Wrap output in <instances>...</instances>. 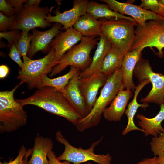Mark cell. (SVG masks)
I'll use <instances>...</instances> for the list:
<instances>
[{
  "instance_id": "cell-5",
  "label": "cell",
  "mask_w": 164,
  "mask_h": 164,
  "mask_svg": "<svg viewBox=\"0 0 164 164\" xmlns=\"http://www.w3.org/2000/svg\"><path fill=\"white\" fill-rule=\"evenodd\" d=\"M55 56L54 50L50 48L47 55L42 58L32 60L27 56H23L24 67L19 70L17 78L26 83L30 89L41 87L43 76L51 73L57 64Z\"/></svg>"
},
{
  "instance_id": "cell-32",
  "label": "cell",
  "mask_w": 164,
  "mask_h": 164,
  "mask_svg": "<svg viewBox=\"0 0 164 164\" xmlns=\"http://www.w3.org/2000/svg\"><path fill=\"white\" fill-rule=\"evenodd\" d=\"M161 5L158 0H142L139 6L144 9L151 11L157 14Z\"/></svg>"
},
{
  "instance_id": "cell-18",
  "label": "cell",
  "mask_w": 164,
  "mask_h": 164,
  "mask_svg": "<svg viewBox=\"0 0 164 164\" xmlns=\"http://www.w3.org/2000/svg\"><path fill=\"white\" fill-rule=\"evenodd\" d=\"M141 49L129 51L125 54L121 69L125 88L134 91L136 86L134 82L133 76L135 66L142 58Z\"/></svg>"
},
{
  "instance_id": "cell-41",
  "label": "cell",
  "mask_w": 164,
  "mask_h": 164,
  "mask_svg": "<svg viewBox=\"0 0 164 164\" xmlns=\"http://www.w3.org/2000/svg\"><path fill=\"white\" fill-rule=\"evenodd\" d=\"M157 14L162 17H164V6H163L161 5Z\"/></svg>"
},
{
  "instance_id": "cell-3",
  "label": "cell",
  "mask_w": 164,
  "mask_h": 164,
  "mask_svg": "<svg viewBox=\"0 0 164 164\" xmlns=\"http://www.w3.org/2000/svg\"><path fill=\"white\" fill-rule=\"evenodd\" d=\"M23 83L20 81L11 90L0 92V133L14 131L26 124L27 112L14 98L15 91Z\"/></svg>"
},
{
  "instance_id": "cell-19",
  "label": "cell",
  "mask_w": 164,
  "mask_h": 164,
  "mask_svg": "<svg viewBox=\"0 0 164 164\" xmlns=\"http://www.w3.org/2000/svg\"><path fill=\"white\" fill-rule=\"evenodd\" d=\"M97 45L90 64L85 70L80 72V78L88 77L99 71L105 56L112 46L111 43L103 34L100 36Z\"/></svg>"
},
{
  "instance_id": "cell-10",
  "label": "cell",
  "mask_w": 164,
  "mask_h": 164,
  "mask_svg": "<svg viewBox=\"0 0 164 164\" xmlns=\"http://www.w3.org/2000/svg\"><path fill=\"white\" fill-rule=\"evenodd\" d=\"M52 9L47 7L24 6L22 10L15 15V19L9 30L17 29L29 33L31 30L37 27L45 28L52 25L46 17L51 13Z\"/></svg>"
},
{
  "instance_id": "cell-29",
  "label": "cell",
  "mask_w": 164,
  "mask_h": 164,
  "mask_svg": "<svg viewBox=\"0 0 164 164\" xmlns=\"http://www.w3.org/2000/svg\"><path fill=\"white\" fill-rule=\"evenodd\" d=\"M151 149L155 156L164 153V133L153 137L150 142Z\"/></svg>"
},
{
  "instance_id": "cell-40",
  "label": "cell",
  "mask_w": 164,
  "mask_h": 164,
  "mask_svg": "<svg viewBox=\"0 0 164 164\" xmlns=\"http://www.w3.org/2000/svg\"><path fill=\"white\" fill-rule=\"evenodd\" d=\"M158 164H164V153L158 157Z\"/></svg>"
},
{
  "instance_id": "cell-14",
  "label": "cell",
  "mask_w": 164,
  "mask_h": 164,
  "mask_svg": "<svg viewBox=\"0 0 164 164\" xmlns=\"http://www.w3.org/2000/svg\"><path fill=\"white\" fill-rule=\"evenodd\" d=\"M83 37L73 27L66 29L64 32L61 31L55 36L50 47L55 51L54 61L57 64L64 55L80 41Z\"/></svg>"
},
{
  "instance_id": "cell-12",
  "label": "cell",
  "mask_w": 164,
  "mask_h": 164,
  "mask_svg": "<svg viewBox=\"0 0 164 164\" xmlns=\"http://www.w3.org/2000/svg\"><path fill=\"white\" fill-rule=\"evenodd\" d=\"M108 78L97 71L88 77L79 78V87L89 112L95 104L99 90L104 86Z\"/></svg>"
},
{
  "instance_id": "cell-17",
  "label": "cell",
  "mask_w": 164,
  "mask_h": 164,
  "mask_svg": "<svg viewBox=\"0 0 164 164\" xmlns=\"http://www.w3.org/2000/svg\"><path fill=\"white\" fill-rule=\"evenodd\" d=\"M80 72V71L78 72L70 80L62 93L82 118L89 112L79 87Z\"/></svg>"
},
{
  "instance_id": "cell-36",
  "label": "cell",
  "mask_w": 164,
  "mask_h": 164,
  "mask_svg": "<svg viewBox=\"0 0 164 164\" xmlns=\"http://www.w3.org/2000/svg\"><path fill=\"white\" fill-rule=\"evenodd\" d=\"M6 1L15 9L17 13L22 10L24 7L23 4L27 1L26 0H7Z\"/></svg>"
},
{
  "instance_id": "cell-33",
  "label": "cell",
  "mask_w": 164,
  "mask_h": 164,
  "mask_svg": "<svg viewBox=\"0 0 164 164\" xmlns=\"http://www.w3.org/2000/svg\"><path fill=\"white\" fill-rule=\"evenodd\" d=\"M8 55L11 59L18 64L21 69L23 68L24 63L21 60V56L16 47L15 44H12L10 46Z\"/></svg>"
},
{
  "instance_id": "cell-16",
  "label": "cell",
  "mask_w": 164,
  "mask_h": 164,
  "mask_svg": "<svg viewBox=\"0 0 164 164\" xmlns=\"http://www.w3.org/2000/svg\"><path fill=\"white\" fill-rule=\"evenodd\" d=\"M133 96L132 91L122 89L118 93L109 106L104 110L102 116L109 121L121 120L126 110L128 103Z\"/></svg>"
},
{
  "instance_id": "cell-15",
  "label": "cell",
  "mask_w": 164,
  "mask_h": 164,
  "mask_svg": "<svg viewBox=\"0 0 164 164\" xmlns=\"http://www.w3.org/2000/svg\"><path fill=\"white\" fill-rule=\"evenodd\" d=\"M62 27L61 24L55 23L51 29L46 31H40L36 28L32 29V38L27 53L28 56L31 59L40 51L45 53L49 52L50 49V43L53 38L61 31Z\"/></svg>"
},
{
  "instance_id": "cell-6",
  "label": "cell",
  "mask_w": 164,
  "mask_h": 164,
  "mask_svg": "<svg viewBox=\"0 0 164 164\" xmlns=\"http://www.w3.org/2000/svg\"><path fill=\"white\" fill-rule=\"evenodd\" d=\"M96 37L83 36L80 43L67 52L53 68L50 77L60 73L69 66L77 67L82 71L85 70L91 62V51L98 43L99 38Z\"/></svg>"
},
{
  "instance_id": "cell-24",
  "label": "cell",
  "mask_w": 164,
  "mask_h": 164,
  "mask_svg": "<svg viewBox=\"0 0 164 164\" xmlns=\"http://www.w3.org/2000/svg\"><path fill=\"white\" fill-rule=\"evenodd\" d=\"M148 80H145L139 83L134 91V94L133 98L132 101L128 105L125 113L126 115L128 122L126 128L122 131V134L125 135L129 132L133 130H138L143 132V130L137 127L135 125L134 121V118L138 108L141 107L145 109L149 106L148 104L143 103L139 104L137 101V96L142 89L147 84L150 83Z\"/></svg>"
},
{
  "instance_id": "cell-2",
  "label": "cell",
  "mask_w": 164,
  "mask_h": 164,
  "mask_svg": "<svg viewBox=\"0 0 164 164\" xmlns=\"http://www.w3.org/2000/svg\"><path fill=\"white\" fill-rule=\"evenodd\" d=\"M125 89L121 68L108 78L94 105L88 114L79 119L74 125L77 130L83 132L97 126L100 121L104 110L111 104L119 91Z\"/></svg>"
},
{
  "instance_id": "cell-1",
  "label": "cell",
  "mask_w": 164,
  "mask_h": 164,
  "mask_svg": "<svg viewBox=\"0 0 164 164\" xmlns=\"http://www.w3.org/2000/svg\"><path fill=\"white\" fill-rule=\"evenodd\" d=\"M16 100L23 107L27 105L36 106L63 117L74 125L82 118L64 94L51 87H41L31 96Z\"/></svg>"
},
{
  "instance_id": "cell-28",
  "label": "cell",
  "mask_w": 164,
  "mask_h": 164,
  "mask_svg": "<svg viewBox=\"0 0 164 164\" xmlns=\"http://www.w3.org/2000/svg\"><path fill=\"white\" fill-rule=\"evenodd\" d=\"M32 149H27L24 145H22L19 151L17 156L13 160L8 162H0V164H29L28 158L32 154Z\"/></svg>"
},
{
  "instance_id": "cell-42",
  "label": "cell",
  "mask_w": 164,
  "mask_h": 164,
  "mask_svg": "<svg viewBox=\"0 0 164 164\" xmlns=\"http://www.w3.org/2000/svg\"><path fill=\"white\" fill-rule=\"evenodd\" d=\"M158 1L160 4L164 6V0H158Z\"/></svg>"
},
{
  "instance_id": "cell-38",
  "label": "cell",
  "mask_w": 164,
  "mask_h": 164,
  "mask_svg": "<svg viewBox=\"0 0 164 164\" xmlns=\"http://www.w3.org/2000/svg\"><path fill=\"white\" fill-rule=\"evenodd\" d=\"M9 72V67L6 65H2L0 66V78L2 79L5 78Z\"/></svg>"
},
{
  "instance_id": "cell-22",
  "label": "cell",
  "mask_w": 164,
  "mask_h": 164,
  "mask_svg": "<svg viewBox=\"0 0 164 164\" xmlns=\"http://www.w3.org/2000/svg\"><path fill=\"white\" fill-rule=\"evenodd\" d=\"M101 24V20H98L86 13L78 18L73 27L83 37H97L102 34Z\"/></svg>"
},
{
  "instance_id": "cell-34",
  "label": "cell",
  "mask_w": 164,
  "mask_h": 164,
  "mask_svg": "<svg viewBox=\"0 0 164 164\" xmlns=\"http://www.w3.org/2000/svg\"><path fill=\"white\" fill-rule=\"evenodd\" d=\"M0 11L9 17L14 16L17 13L15 9L5 0H0Z\"/></svg>"
},
{
  "instance_id": "cell-25",
  "label": "cell",
  "mask_w": 164,
  "mask_h": 164,
  "mask_svg": "<svg viewBox=\"0 0 164 164\" xmlns=\"http://www.w3.org/2000/svg\"><path fill=\"white\" fill-rule=\"evenodd\" d=\"M86 13L97 19H98L123 18L136 21L131 17L115 12L107 4H101L95 1H88Z\"/></svg>"
},
{
  "instance_id": "cell-4",
  "label": "cell",
  "mask_w": 164,
  "mask_h": 164,
  "mask_svg": "<svg viewBox=\"0 0 164 164\" xmlns=\"http://www.w3.org/2000/svg\"><path fill=\"white\" fill-rule=\"evenodd\" d=\"M102 33L125 54L130 51L135 38L134 26L137 24L123 18L100 19Z\"/></svg>"
},
{
  "instance_id": "cell-11",
  "label": "cell",
  "mask_w": 164,
  "mask_h": 164,
  "mask_svg": "<svg viewBox=\"0 0 164 164\" xmlns=\"http://www.w3.org/2000/svg\"><path fill=\"white\" fill-rule=\"evenodd\" d=\"M111 9L122 15L133 18L139 25L149 20H164V17L144 9L131 3L121 2L115 0H102Z\"/></svg>"
},
{
  "instance_id": "cell-21",
  "label": "cell",
  "mask_w": 164,
  "mask_h": 164,
  "mask_svg": "<svg viewBox=\"0 0 164 164\" xmlns=\"http://www.w3.org/2000/svg\"><path fill=\"white\" fill-rule=\"evenodd\" d=\"M53 141L37 134L34 140V144L29 164H49L48 159V152L53 147Z\"/></svg>"
},
{
  "instance_id": "cell-7",
  "label": "cell",
  "mask_w": 164,
  "mask_h": 164,
  "mask_svg": "<svg viewBox=\"0 0 164 164\" xmlns=\"http://www.w3.org/2000/svg\"><path fill=\"white\" fill-rule=\"evenodd\" d=\"M103 136L93 142L87 149L81 147L77 148L71 145L64 137L60 131L56 134V139L57 141L64 145V149L63 153L56 157L60 161H67L73 164H80L88 161H93L97 164H111L112 158L109 154H96L94 152L96 147L102 141Z\"/></svg>"
},
{
  "instance_id": "cell-13",
  "label": "cell",
  "mask_w": 164,
  "mask_h": 164,
  "mask_svg": "<svg viewBox=\"0 0 164 164\" xmlns=\"http://www.w3.org/2000/svg\"><path fill=\"white\" fill-rule=\"evenodd\" d=\"M88 2L87 0H75L71 9L60 13L58 7L54 11L56 15L51 16L50 13L46 16V19L50 23L55 22L61 24L63 26L62 29L73 27L78 18L86 13Z\"/></svg>"
},
{
  "instance_id": "cell-20",
  "label": "cell",
  "mask_w": 164,
  "mask_h": 164,
  "mask_svg": "<svg viewBox=\"0 0 164 164\" xmlns=\"http://www.w3.org/2000/svg\"><path fill=\"white\" fill-rule=\"evenodd\" d=\"M136 117L139 119L138 125L143 130L145 136L150 135L156 137L164 133V128L161 125L164 120V104L160 105L159 112L153 118H147L139 113L136 115Z\"/></svg>"
},
{
  "instance_id": "cell-8",
  "label": "cell",
  "mask_w": 164,
  "mask_h": 164,
  "mask_svg": "<svg viewBox=\"0 0 164 164\" xmlns=\"http://www.w3.org/2000/svg\"><path fill=\"white\" fill-rule=\"evenodd\" d=\"M135 32V39L130 51L154 47L158 50L157 56L163 57L164 20H149L143 25L137 24Z\"/></svg>"
},
{
  "instance_id": "cell-23",
  "label": "cell",
  "mask_w": 164,
  "mask_h": 164,
  "mask_svg": "<svg viewBox=\"0 0 164 164\" xmlns=\"http://www.w3.org/2000/svg\"><path fill=\"white\" fill-rule=\"evenodd\" d=\"M125 54L119 48L112 45L99 71L108 77L121 67Z\"/></svg>"
},
{
  "instance_id": "cell-31",
  "label": "cell",
  "mask_w": 164,
  "mask_h": 164,
  "mask_svg": "<svg viewBox=\"0 0 164 164\" xmlns=\"http://www.w3.org/2000/svg\"><path fill=\"white\" fill-rule=\"evenodd\" d=\"M15 15L9 17L0 12V31L6 32L13 25L15 19Z\"/></svg>"
},
{
  "instance_id": "cell-30",
  "label": "cell",
  "mask_w": 164,
  "mask_h": 164,
  "mask_svg": "<svg viewBox=\"0 0 164 164\" xmlns=\"http://www.w3.org/2000/svg\"><path fill=\"white\" fill-rule=\"evenodd\" d=\"M20 30L13 29L6 32H0V37L5 39L8 43V47L10 48L12 45L17 43L21 35Z\"/></svg>"
},
{
  "instance_id": "cell-26",
  "label": "cell",
  "mask_w": 164,
  "mask_h": 164,
  "mask_svg": "<svg viewBox=\"0 0 164 164\" xmlns=\"http://www.w3.org/2000/svg\"><path fill=\"white\" fill-rule=\"evenodd\" d=\"M80 70L73 66H70L69 72L65 74L56 78H51L47 75L43 76L41 87L49 86L53 87L57 91L63 93L65 87L70 80Z\"/></svg>"
},
{
  "instance_id": "cell-39",
  "label": "cell",
  "mask_w": 164,
  "mask_h": 164,
  "mask_svg": "<svg viewBox=\"0 0 164 164\" xmlns=\"http://www.w3.org/2000/svg\"><path fill=\"white\" fill-rule=\"evenodd\" d=\"M41 1L40 0H29L25 3L23 5L27 6H39Z\"/></svg>"
},
{
  "instance_id": "cell-35",
  "label": "cell",
  "mask_w": 164,
  "mask_h": 164,
  "mask_svg": "<svg viewBox=\"0 0 164 164\" xmlns=\"http://www.w3.org/2000/svg\"><path fill=\"white\" fill-rule=\"evenodd\" d=\"M47 157L49 161V164H70V162L65 161L61 162L58 160L56 157L54 152L50 150L48 152L47 154ZM84 164H91L90 162H88Z\"/></svg>"
},
{
  "instance_id": "cell-37",
  "label": "cell",
  "mask_w": 164,
  "mask_h": 164,
  "mask_svg": "<svg viewBox=\"0 0 164 164\" xmlns=\"http://www.w3.org/2000/svg\"><path fill=\"white\" fill-rule=\"evenodd\" d=\"M137 164H158V157L155 156L152 158H145Z\"/></svg>"
},
{
  "instance_id": "cell-27",
  "label": "cell",
  "mask_w": 164,
  "mask_h": 164,
  "mask_svg": "<svg viewBox=\"0 0 164 164\" xmlns=\"http://www.w3.org/2000/svg\"><path fill=\"white\" fill-rule=\"evenodd\" d=\"M32 38V34L29 35V33L24 31L21 32L20 36L15 44L21 56H27L30 46V42Z\"/></svg>"
},
{
  "instance_id": "cell-9",
  "label": "cell",
  "mask_w": 164,
  "mask_h": 164,
  "mask_svg": "<svg viewBox=\"0 0 164 164\" xmlns=\"http://www.w3.org/2000/svg\"><path fill=\"white\" fill-rule=\"evenodd\" d=\"M134 74L139 83L145 80L151 83V90L145 97L141 99L143 103H153L160 105L164 104V75L152 70L149 61L141 58L137 64Z\"/></svg>"
}]
</instances>
